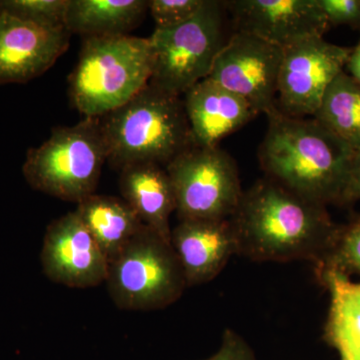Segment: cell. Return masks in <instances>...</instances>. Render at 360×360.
I'll use <instances>...</instances> for the list:
<instances>
[{
	"instance_id": "cell-1",
	"label": "cell",
	"mask_w": 360,
	"mask_h": 360,
	"mask_svg": "<svg viewBox=\"0 0 360 360\" xmlns=\"http://www.w3.org/2000/svg\"><path fill=\"white\" fill-rule=\"evenodd\" d=\"M238 255L255 262L310 260L330 255L340 229L326 206L305 200L274 180H257L231 217Z\"/></svg>"
},
{
	"instance_id": "cell-2",
	"label": "cell",
	"mask_w": 360,
	"mask_h": 360,
	"mask_svg": "<svg viewBox=\"0 0 360 360\" xmlns=\"http://www.w3.org/2000/svg\"><path fill=\"white\" fill-rule=\"evenodd\" d=\"M266 116L258 158L267 179L319 205L340 202L354 149L314 117H292L278 108Z\"/></svg>"
},
{
	"instance_id": "cell-3",
	"label": "cell",
	"mask_w": 360,
	"mask_h": 360,
	"mask_svg": "<svg viewBox=\"0 0 360 360\" xmlns=\"http://www.w3.org/2000/svg\"><path fill=\"white\" fill-rule=\"evenodd\" d=\"M108 161L116 169L134 163L167 167L194 148L182 96L148 84L127 103L101 117Z\"/></svg>"
},
{
	"instance_id": "cell-4",
	"label": "cell",
	"mask_w": 360,
	"mask_h": 360,
	"mask_svg": "<svg viewBox=\"0 0 360 360\" xmlns=\"http://www.w3.org/2000/svg\"><path fill=\"white\" fill-rule=\"evenodd\" d=\"M153 70L149 37H86L68 77L71 103L85 117H103L141 91Z\"/></svg>"
},
{
	"instance_id": "cell-5",
	"label": "cell",
	"mask_w": 360,
	"mask_h": 360,
	"mask_svg": "<svg viewBox=\"0 0 360 360\" xmlns=\"http://www.w3.org/2000/svg\"><path fill=\"white\" fill-rule=\"evenodd\" d=\"M108 151L101 118L85 117L56 127L39 148L27 151L22 172L35 191L79 203L96 193Z\"/></svg>"
},
{
	"instance_id": "cell-6",
	"label": "cell",
	"mask_w": 360,
	"mask_h": 360,
	"mask_svg": "<svg viewBox=\"0 0 360 360\" xmlns=\"http://www.w3.org/2000/svg\"><path fill=\"white\" fill-rule=\"evenodd\" d=\"M105 283L118 309L135 311L169 307L187 288L172 243L146 225L110 262Z\"/></svg>"
},
{
	"instance_id": "cell-7",
	"label": "cell",
	"mask_w": 360,
	"mask_h": 360,
	"mask_svg": "<svg viewBox=\"0 0 360 360\" xmlns=\"http://www.w3.org/2000/svg\"><path fill=\"white\" fill-rule=\"evenodd\" d=\"M224 2L205 0L191 20L149 37L153 70L149 84L182 96L208 77L224 40Z\"/></svg>"
},
{
	"instance_id": "cell-8",
	"label": "cell",
	"mask_w": 360,
	"mask_h": 360,
	"mask_svg": "<svg viewBox=\"0 0 360 360\" xmlns=\"http://www.w3.org/2000/svg\"><path fill=\"white\" fill-rule=\"evenodd\" d=\"M179 220L229 219L243 191L236 161L217 148H194L167 165Z\"/></svg>"
},
{
	"instance_id": "cell-9",
	"label": "cell",
	"mask_w": 360,
	"mask_h": 360,
	"mask_svg": "<svg viewBox=\"0 0 360 360\" xmlns=\"http://www.w3.org/2000/svg\"><path fill=\"white\" fill-rule=\"evenodd\" d=\"M352 49L330 44L321 35L283 49L277 108L292 117H314L326 89L345 71Z\"/></svg>"
},
{
	"instance_id": "cell-10",
	"label": "cell",
	"mask_w": 360,
	"mask_h": 360,
	"mask_svg": "<svg viewBox=\"0 0 360 360\" xmlns=\"http://www.w3.org/2000/svg\"><path fill=\"white\" fill-rule=\"evenodd\" d=\"M283 49L234 32L215 58L208 77L245 98L257 115L277 108Z\"/></svg>"
},
{
	"instance_id": "cell-11",
	"label": "cell",
	"mask_w": 360,
	"mask_h": 360,
	"mask_svg": "<svg viewBox=\"0 0 360 360\" xmlns=\"http://www.w3.org/2000/svg\"><path fill=\"white\" fill-rule=\"evenodd\" d=\"M40 260L47 278L68 288H94L108 276V258L75 210L49 225Z\"/></svg>"
},
{
	"instance_id": "cell-12",
	"label": "cell",
	"mask_w": 360,
	"mask_h": 360,
	"mask_svg": "<svg viewBox=\"0 0 360 360\" xmlns=\"http://www.w3.org/2000/svg\"><path fill=\"white\" fill-rule=\"evenodd\" d=\"M234 32L248 33L285 49L328 30L319 0H233L225 1Z\"/></svg>"
},
{
	"instance_id": "cell-13",
	"label": "cell",
	"mask_w": 360,
	"mask_h": 360,
	"mask_svg": "<svg viewBox=\"0 0 360 360\" xmlns=\"http://www.w3.org/2000/svg\"><path fill=\"white\" fill-rule=\"evenodd\" d=\"M66 28H47L0 11V84H25L51 68L70 46Z\"/></svg>"
},
{
	"instance_id": "cell-14",
	"label": "cell",
	"mask_w": 360,
	"mask_h": 360,
	"mask_svg": "<svg viewBox=\"0 0 360 360\" xmlns=\"http://www.w3.org/2000/svg\"><path fill=\"white\" fill-rule=\"evenodd\" d=\"M170 243L187 288L210 283L231 257L238 255V239L231 219L179 220L172 229Z\"/></svg>"
},
{
	"instance_id": "cell-15",
	"label": "cell",
	"mask_w": 360,
	"mask_h": 360,
	"mask_svg": "<svg viewBox=\"0 0 360 360\" xmlns=\"http://www.w3.org/2000/svg\"><path fill=\"white\" fill-rule=\"evenodd\" d=\"M182 99L194 143L200 148H217L258 115L245 98L210 77L194 84Z\"/></svg>"
},
{
	"instance_id": "cell-16",
	"label": "cell",
	"mask_w": 360,
	"mask_h": 360,
	"mask_svg": "<svg viewBox=\"0 0 360 360\" xmlns=\"http://www.w3.org/2000/svg\"><path fill=\"white\" fill-rule=\"evenodd\" d=\"M120 189L142 224L170 243L176 200L167 168L151 162L127 165L120 169Z\"/></svg>"
},
{
	"instance_id": "cell-17",
	"label": "cell",
	"mask_w": 360,
	"mask_h": 360,
	"mask_svg": "<svg viewBox=\"0 0 360 360\" xmlns=\"http://www.w3.org/2000/svg\"><path fill=\"white\" fill-rule=\"evenodd\" d=\"M317 272L330 295L326 340L340 360H360V283L330 264H317Z\"/></svg>"
},
{
	"instance_id": "cell-18",
	"label": "cell",
	"mask_w": 360,
	"mask_h": 360,
	"mask_svg": "<svg viewBox=\"0 0 360 360\" xmlns=\"http://www.w3.org/2000/svg\"><path fill=\"white\" fill-rule=\"evenodd\" d=\"M75 212L103 251L108 264L144 226L131 206L115 196L91 194L77 203Z\"/></svg>"
},
{
	"instance_id": "cell-19",
	"label": "cell",
	"mask_w": 360,
	"mask_h": 360,
	"mask_svg": "<svg viewBox=\"0 0 360 360\" xmlns=\"http://www.w3.org/2000/svg\"><path fill=\"white\" fill-rule=\"evenodd\" d=\"M148 11V0H68L65 28L84 39L129 35Z\"/></svg>"
},
{
	"instance_id": "cell-20",
	"label": "cell",
	"mask_w": 360,
	"mask_h": 360,
	"mask_svg": "<svg viewBox=\"0 0 360 360\" xmlns=\"http://www.w3.org/2000/svg\"><path fill=\"white\" fill-rule=\"evenodd\" d=\"M354 149H360V84L345 71L331 82L314 116Z\"/></svg>"
},
{
	"instance_id": "cell-21",
	"label": "cell",
	"mask_w": 360,
	"mask_h": 360,
	"mask_svg": "<svg viewBox=\"0 0 360 360\" xmlns=\"http://www.w3.org/2000/svg\"><path fill=\"white\" fill-rule=\"evenodd\" d=\"M68 0H0V11L47 28H65Z\"/></svg>"
},
{
	"instance_id": "cell-22",
	"label": "cell",
	"mask_w": 360,
	"mask_h": 360,
	"mask_svg": "<svg viewBox=\"0 0 360 360\" xmlns=\"http://www.w3.org/2000/svg\"><path fill=\"white\" fill-rule=\"evenodd\" d=\"M205 0H149L148 11L158 30L182 25L200 11Z\"/></svg>"
},
{
	"instance_id": "cell-23",
	"label": "cell",
	"mask_w": 360,
	"mask_h": 360,
	"mask_svg": "<svg viewBox=\"0 0 360 360\" xmlns=\"http://www.w3.org/2000/svg\"><path fill=\"white\" fill-rule=\"evenodd\" d=\"M321 264L333 265L345 272L347 269L360 271V219L340 229L335 248Z\"/></svg>"
},
{
	"instance_id": "cell-24",
	"label": "cell",
	"mask_w": 360,
	"mask_h": 360,
	"mask_svg": "<svg viewBox=\"0 0 360 360\" xmlns=\"http://www.w3.org/2000/svg\"><path fill=\"white\" fill-rule=\"evenodd\" d=\"M329 26H360V0H319Z\"/></svg>"
},
{
	"instance_id": "cell-25",
	"label": "cell",
	"mask_w": 360,
	"mask_h": 360,
	"mask_svg": "<svg viewBox=\"0 0 360 360\" xmlns=\"http://www.w3.org/2000/svg\"><path fill=\"white\" fill-rule=\"evenodd\" d=\"M203 360H257L250 345L232 329H226L221 345L212 356Z\"/></svg>"
},
{
	"instance_id": "cell-26",
	"label": "cell",
	"mask_w": 360,
	"mask_h": 360,
	"mask_svg": "<svg viewBox=\"0 0 360 360\" xmlns=\"http://www.w3.org/2000/svg\"><path fill=\"white\" fill-rule=\"evenodd\" d=\"M360 200V149L355 153L347 186L343 191L340 203L354 202Z\"/></svg>"
},
{
	"instance_id": "cell-27",
	"label": "cell",
	"mask_w": 360,
	"mask_h": 360,
	"mask_svg": "<svg viewBox=\"0 0 360 360\" xmlns=\"http://www.w3.org/2000/svg\"><path fill=\"white\" fill-rule=\"evenodd\" d=\"M348 75L360 84V42L352 49L347 66Z\"/></svg>"
}]
</instances>
